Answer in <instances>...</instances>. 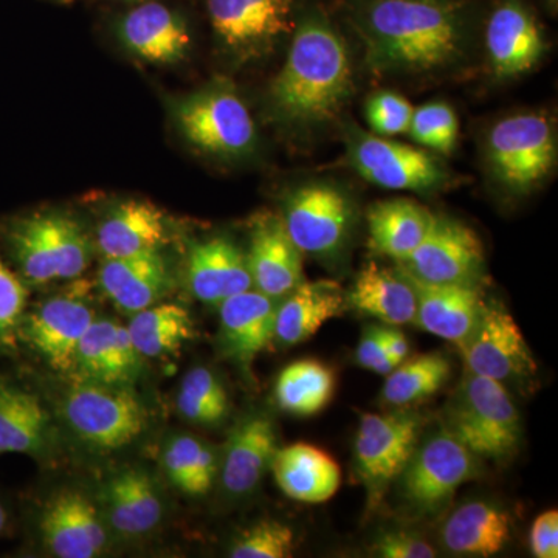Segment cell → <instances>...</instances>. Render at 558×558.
Masks as SVG:
<instances>
[{"instance_id":"obj_1","label":"cell","mask_w":558,"mask_h":558,"mask_svg":"<svg viewBox=\"0 0 558 558\" xmlns=\"http://www.w3.org/2000/svg\"><path fill=\"white\" fill-rule=\"evenodd\" d=\"M465 3L348 0L347 13L374 73L439 75L468 60L472 24Z\"/></svg>"},{"instance_id":"obj_2","label":"cell","mask_w":558,"mask_h":558,"mask_svg":"<svg viewBox=\"0 0 558 558\" xmlns=\"http://www.w3.org/2000/svg\"><path fill=\"white\" fill-rule=\"evenodd\" d=\"M288 58L271 81V117L290 131L328 126L354 92L347 40L328 14L314 5L296 16Z\"/></svg>"},{"instance_id":"obj_3","label":"cell","mask_w":558,"mask_h":558,"mask_svg":"<svg viewBox=\"0 0 558 558\" xmlns=\"http://www.w3.org/2000/svg\"><path fill=\"white\" fill-rule=\"evenodd\" d=\"M483 461L439 424L422 433L405 469L396 480L399 508L413 521L438 520L459 487L480 478Z\"/></svg>"},{"instance_id":"obj_4","label":"cell","mask_w":558,"mask_h":558,"mask_svg":"<svg viewBox=\"0 0 558 558\" xmlns=\"http://www.w3.org/2000/svg\"><path fill=\"white\" fill-rule=\"evenodd\" d=\"M440 424L481 461H509L523 438L520 411L509 388L468 371L447 402Z\"/></svg>"},{"instance_id":"obj_5","label":"cell","mask_w":558,"mask_h":558,"mask_svg":"<svg viewBox=\"0 0 558 558\" xmlns=\"http://www.w3.org/2000/svg\"><path fill=\"white\" fill-rule=\"evenodd\" d=\"M492 180L512 197L538 190L557 165V132L542 112H519L498 120L484 138Z\"/></svg>"},{"instance_id":"obj_6","label":"cell","mask_w":558,"mask_h":558,"mask_svg":"<svg viewBox=\"0 0 558 558\" xmlns=\"http://www.w3.org/2000/svg\"><path fill=\"white\" fill-rule=\"evenodd\" d=\"M424 429V416L410 407L362 414L354 442V469L365 488L366 512L380 508Z\"/></svg>"},{"instance_id":"obj_7","label":"cell","mask_w":558,"mask_h":558,"mask_svg":"<svg viewBox=\"0 0 558 558\" xmlns=\"http://www.w3.org/2000/svg\"><path fill=\"white\" fill-rule=\"evenodd\" d=\"M174 117L194 148L218 159H242L258 142L252 113L229 84H213L183 98L175 105Z\"/></svg>"},{"instance_id":"obj_8","label":"cell","mask_w":558,"mask_h":558,"mask_svg":"<svg viewBox=\"0 0 558 558\" xmlns=\"http://www.w3.org/2000/svg\"><path fill=\"white\" fill-rule=\"evenodd\" d=\"M62 409L73 433L102 451L130 446L148 425L145 405L124 385L80 379L69 388Z\"/></svg>"},{"instance_id":"obj_9","label":"cell","mask_w":558,"mask_h":558,"mask_svg":"<svg viewBox=\"0 0 558 558\" xmlns=\"http://www.w3.org/2000/svg\"><path fill=\"white\" fill-rule=\"evenodd\" d=\"M282 222L303 255L330 260L347 248L355 220L349 194L336 183H303L284 201Z\"/></svg>"},{"instance_id":"obj_10","label":"cell","mask_w":558,"mask_h":558,"mask_svg":"<svg viewBox=\"0 0 558 558\" xmlns=\"http://www.w3.org/2000/svg\"><path fill=\"white\" fill-rule=\"evenodd\" d=\"M348 159L355 172L385 190L432 193L449 179L442 161L428 149L380 137L348 124Z\"/></svg>"},{"instance_id":"obj_11","label":"cell","mask_w":558,"mask_h":558,"mask_svg":"<svg viewBox=\"0 0 558 558\" xmlns=\"http://www.w3.org/2000/svg\"><path fill=\"white\" fill-rule=\"evenodd\" d=\"M458 349L468 373L497 380L505 387L527 391L537 376L531 348L502 304L486 303L472 336Z\"/></svg>"},{"instance_id":"obj_12","label":"cell","mask_w":558,"mask_h":558,"mask_svg":"<svg viewBox=\"0 0 558 558\" xmlns=\"http://www.w3.org/2000/svg\"><path fill=\"white\" fill-rule=\"evenodd\" d=\"M209 24L241 61L266 57L295 28V0H207Z\"/></svg>"},{"instance_id":"obj_13","label":"cell","mask_w":558,"mask_h":558,"mask_svg":"<svg viewBox=\"0 0 558 558\" xmlns=\"http://www.w3.org/2000/svg\"><path fill=\"white\" fill-rule=\"evenodd\" d=\"M398 267L429 284H480L486 269L483 242L461 220L435 215L427 236Z\"/></svg>"},{"instance_id":"obj_14","label":"cell","mask_w":558,"mask_h":558,"mask_svg":"<svg viewBox=\"0 0 558 558\" xmlns=\"http://www.w3.org/2000/svg\"><path fill=\"white\" fill-rule=\"evenodd\" d=\"M484 47L492 75L506 81L537 68L546 53V39L523 0H499L487 20Z\"/></svg>"},{"instance_id":"obj_15","label":"cell","mask_w":558,"mask_h":558,"mask_svg":"<svg viewBox=\"0 0 558 558\" xmlns=\"http://www.w3.org/2000/svg\"><path fill=\"white\" fill-rule=\"evenodd\" d=\"M95 319V312L78 295L53 296L24 315L22 340L58 373H73L76 349Z\"/></svg>"},{"instance_id":"obj_16","label":"cell","mask_w":558,"mask_h":558,"mask_svg":"<svg viewBox=\"0 0 558 558\" xmlns=\"http://www.w3.org/2000/svg\"><path fill=\"white\" fill-rule=\"evenodd\" d=\"M44 545L54 557L94 558L108 545L100 512L83 492L62 490L40 513Z\"/></svg>"},{"instance_id":"obj_17","label":"cell","mask_w":558,"mask_h":558,"mask_svg":"<svg viewBox=\"0 0 558 558\" xmlns=\"http://www.w3.org/2000/svg\"><path fill=\"white\" fill-rule=\"evenodd\" d=\"M253 289L281 300L303 277V253L290 240L281 216L260 213L250 226V247L245 253Z\"/></svg>"},{"instance_id":"obj_18","label":"cell","mask_w":558,"mask_h":558,"mask_svg":"<svg viewBox=\"0 0 558 558\" xmlns=\"http://www.w3.org/2000/svg\"><path fill=\"white\" fill-rule=\"evenodd\" d=\"M409 279L417 295L414 325L461 348L472 336L486 306L481 284H429Z\"/></svg>"},{"instance_id":"obj_19","label":"cell","mask_w":558,"mask_h":558,"mask_svg":"<svg viewBox=\"0 0 558 558\" xmlns=\"http://www.w3.org/2000/svg\"><path fill=\"white\" fill-rule=\"evenodd\" d=\"M279 300L248 289L219 304V339L226 355L250 368L260 352L275 341V315Z\"/></svg>"},{"instance_id":"obj_20","label":"cell","mask_w":558,"mask_h":558,"mask_svg":"<svg viewBox=\"0 0 558 558\" xmlns=\"http://www.w3.org/2000/svg\"><path fill=\"white\" fill-rule=\"evenodd\" d=\"M277 450V432L267 414L242 418L231 433L220 464L223 490L233 497L253 494L269 472Z\"/></svg>"},{"instance_id":"obj_21","label":"cell","mask_w":558,"mask_h":558,"mask_svg":"<svg viewBox=\"0 0 558 558\" xmlns=\"http://www.w3.org/2000/svg\"><path fill=\"white\" fill-rule=\"evenodd\" d=\"M142 359L128 326L95 318L76 349L73 373L81 380L130 387L137 379Z\"/></svg>"},{"instance_id":"obj_22","label":"cell","mask_w":558,"mask_h":558,"mask_svg":"<svg viewBox=\"0 0 558 558\" xmlns=\"http://www.w3.org/2000/svg\"><path fill=\"white\" fill-rule=\"evenodd\" d=\"M98 284L117 310L134 315L167 295L171 289L170 267L160 252L105 258Z\"/></svg>"},{"instance_id":"obj_23","label":"cell","mask_w":558,"mask_h":558,"mask_svg":"<svg viewBox=\"0 0 558 558\" xmlns=\"http://www.w3.org/2000/svg\"><path fill=\"white\" fill-rule=\"evenodd\" d=\"M119 35L131 53L153 64H175L191 47L185 20L159 2L143 3L124 14Z\"/></svg>"},{"instance_id":"obj_24","label":"cell","mask_w":558,"mask_h":558,"mask_svg":"<svg viewBox=\"0 0 558 558\" xmlns=\"http://www.w3.org/2000/svg\"><path fill=\"white\" fill-rule=\"evenodd\" d=\"M191 293L208 304H219L253 289L247 256L229 238L215 236L191 248L186 263Z\"/></svg>"},{"instance_id":"obj_25","label":"cell","mask_w":558,"mask_h":558,"mask_svg":"<svg viewBox=\"0 0 558 558\" xmlns=\"http://www.w3.org/2000/svg\"><path fill=\"white\" fill-rule=\"evenodd\" d=\"M347 293L339 282L303 281L279 300L275 315V341L296 347L312 339L326 323L347 311Z\"/></svg>"},{"instance_id":"obj_26","label":"cell","mask_w":558,"mask_h":558,"mask_svg":"<svg viewBox=\"0 0 558 558\" xmlns=\"http://www.w3.org/2000/svg\"><path fill=\"white\" fill-rule=\"evenodd\" d=\"M270 470L286 497L306 505L329 501L341 484V470L336 459L311 444L278 449Z\"/></svg>"},{"instance_id":"obj_27","label":"cell","mask_w":558,"mask_h":558,"mask_svg":"<svg viewBox=\"0 0 558 558\" xmlns=\"http://www.w3.org/2000/svg\"><path fill=\"white\" fill-rule=\"evenodd\" d=\"M347 303L360 314L380 319L388 326L416 322V290L399 267L389 269L377 263L366 264L349 290Z\"/></svg>"},{"instance_id":"obj_28","label":"cell","mask_w":558,"mask_h":558,"mask_svg":"<svg viewBox=\"0 0 558 558\" xmlns=\"http://www.w3.org/2000/svg\"><path fill=\"white\" fill-rule=\"evenodd\" d=\"M167 241L165 213L145 201L121 202L106 216L97 231V245L105 258L160 252Z\"/></svg>"},{"instance_id":"obj_29","label":"cell","mask_w":558,"mask_h":558,"mask_svg":"<svg viewBox=\"0 0 558 558\" xmlns=\"http://www.w3.org/2000/svg\"><path fill=\"white\" fill-rule=\"evenodd\" d=\"M512 521L506 510L486 501L459 506L444 521V548L457 556L494 557L508 546Z\"/></svg>"},{"instance_id":"obj_30","label":"cell","mask_w":558,"mask_h":558,"mask_svg":"<svg viewBox=\"0 0 558 558\" xmlns=\"http://www.w3.org/2000/svg\"><path fill=\"white\" fill-rule=\"evenodd\" d=\"M369 248L376 255L403 263L427 236L435 215L411 199L376 202L368 209Z\"/></svg>"},{"instance_id":"obj_31","label":"cell","mask_w":558,"mask_h":558,"mask_svg":"<svg viewBox=\"0 0 558 558\" xmlns=\"http://www.w3.org/2000/svg\"><path fill=\"white\" fill-rule=\"evenodd\" d=\"M102 494L109 524L119 534L137 537L160 523L163 515L160 497L143 470H121L108 481Z\"/></svg>"},{"instance_id":"obj_32","label":"cell","mask_w":558,"mask_h":558,"mask_svg":"<svg viewBox=\"0 0 558 558\" xmlns=\"http://www.w3.org/2000/svg\"><path fill=\"white\" fill-rule=\"evenodd\" d=\"M49 413L38 396L0 379V454L36 453L46 442Z\"/></svg>"},{"instance_id":"obj_33","label":"cell","mask_w":558,"mask_h":558,"mask_svg":"<svg viewBox=\"0 0 558 558\" xmlns=\"http://www.w3.org/2000/svg\"><path fill=\"white\" fill-rule=\"evenodd\" d=\"M336 391V374L315 359L290 363L279 373L275 398L279 409L299 417L322 413Z\"/></svg>"},{"instance_id":"obj_34","label":"cell","mask_w":558,"mask_h":558,"mask_svg":"<svg viewBox=\"0 0 558 558\" xmlns=\"http://www.w3.org/2000/svg\"><path fill=\"white\" fill-rule=\"evenodd\" d=\"M131 339L142 357L174 354L194 337L190 312L174 303H156L132 315Z\"/></svg>"},{"instance_id":"obj_35","label":"cell","mask_w":558,"mask_h":558,"mask_svg":"<svg viewBox=\"0 0 558 558\" xmlns=\"http://www.w3.org/2000/svg\"><path fill=\"white\" fill-rule=\"evenodd\" d=\"M450 376L451 365L442 352L405 359L388 374L381 400L391 409H409L435 396L446 387Z\"/></svg>"},{"instance_id":"obj_36","label":"cell","mask_w":558,"mask_h":558,"mask_svg":"<svg viewBox=\"0 0 558 558\" xmlns=\"http://www.w3.org/2000/svg\"><path fill=\"white\" fill-rule=\"evenodd\" d=\"M163 464L171 483L194 497L207 494L219 469L215 450L189 435L178 436L168 444Z\"/></svg>"},{"instance_id":"obj_37","label":"cell","mask_w":558,"mask_h":558,"mask_svg":"<svg viewBox=\"0 0 558 558\" xmlns=\"http://www.w3.org/2000/svg\"><path fill=\"white\" fill-rule=\"evenodd\" d=\"M44 240L49 247L58 279L78 278L86 271L90 259V245L86 233L64 215H38Z\"/></svg>"},{"instance_id":"obj_38","label":"cell","mask_w":558,"mask_h":558,"mask_svg":"<svg viewBox=\"0 0 558 558\" xmlns=\"http://www.w3.org/2000/svg\"><path fill=\"white\" fill-rule=\"evenodd\" d=\"M178 409L186 421L194 424L218 425L229 414V395L211 371L194 368L182 381Z\"/></svg>"},{"instance_id":"obj_39","label":"cell","mask_w":558,"mask_h":558,"mask_svg":"<svg viewBox=\"0 0 558 558\" xmlns=\"http://www.w3.org/2000/svg\"><path fill=\"white\" fill-rule=\"evenodd\" d=\"M9 241L11 252L25 281L32 284H49L51 281H57V269L44 240L38 215L14 223Z\"/></svg>"},{"instance_id":"obj_40","label":"cell","mask_w":558,"mask_h":558,"mask_svg":"<svg viewBox=\"0 0 558 558\" xmlns=\"http://www.w3.org/2000/svg\"><path fill=\"white\" fill-rule=\"evenodd\" d=\"M410 137L421 148L449 156L457 148L459 121L457 112L446 101H432L413 110Z\"/></svg>"},{"instance_id":"obj_41","label":"cell","mask_w":558,"mask_h":558,"mask_svg":"<svg viewBox=\"0 0 558 558\" xmlns=\"http://www.w3.org/2000/svg\"><path fill=\"white\" fill-rule=\"evenodd\" d=\"M296 548L295 531L277 520H263L253 524L230 548L233 558H288Z\"/></svg>"},{"instance_id":"obj_42","label":"cell","mask_w":558,"mask_h":558,"mask_svg":"<svg viewBox=\"0 0 558 558\" xmlns=\"http://www.w3.org/2000/svg\"><path fill=\"white\" fill-rule=\"evenodd\" d=\"M413 106L402 95L391 90L376 92L366 102V121L369 132L380 137H395V135L409 132Z\"/></svg>"},{"instance_id":"obj_43","label":"cell","mask_w":558,"mask_h":558,"mask_svg":"<svg viewBox=\"0 0 558 558\" xmlns=\"http://www.w3.org/2000/svg\"><path fill=\"white\" fill-rule=\"evenodd\" d=\"M27 310V289L22 279L0 259V347H10L20 333Z\"/></svg>"},{"instance_id":"obj_44","label":"cell","mask_w":558,"mask_h":558,"mask_svg":"<svg viewBox=\"0 0 558 558\" xmlns=\"http://www.w3.org/2000/svg\"><path fill=\"white\" fill-rule=\"evenodd\" d=\"M376 556L384 558H433L438 556L436 549L413 531L391 529L381 532L371 546Z\"/></svg>"},{"instance_id":"obj_45","label":"cell","mask_w":558,"mask_h":558,"mask_svg":"<svg viewBox=\"0 0 558 558\" xmlns=\"http://www.w3.org/2000/svg\"><path fill=\"white\" fill-rule=\"evenodd\" d=\"M529 546H531L534 557H558V512L556 509L539 513L532 523Z\"/></svg>"},{"instance_id":"obj_46","label":"cell","mask_w":558,"mask_h":558,"mask_svg":"<svg viewBox=\"0 0 558 558\" xmlns=\"http://www.w3.org/2000/svg\"><path fill=\"white\" fill-rule=\"evenodd\" d=\"M410 354V343L405 333L396 329V326H384V355L377 362L373 373L388 376L396 366H399Z\"/></svg>"},{"instance_id":"obj_47","label":"cell","mask_w":558,"mask_h":558,"mask_svg":"<svg viewBox=\"0 0 558 558\" xmlns=\"http://www.w3.org/2000/svg\"><path fill=\"white\" fill-rule=\"evenodd\" d=\"M384 355V326H368L360 337L355 360L362 368L374 371Z\"/></svg>"},{"instance_id":"obj_48","label":"cell","mask_w":558,"mask_h":558,"mask_svg":"<svg viewBox=\"0 0 558 558\" xmlns=\"http://www.w3.org/2000/svg\"><path fill=\"white\" fill-rule=\"evenodd\" d=\"M7 523H9V512L3 508L2 502H0V534L5 531Z\"/></svg>"},{"instance_id":"obj_49","label":"cell","mask_w":558,"mask_h":558,"mask_svg":"<svg viewBox=\"0 0 558 558\" xmlns=\"http://www.w3.org/2000/svg\"><path fill=\"white\" fill-rule=\"evenodd\" d=\"M548 2L550 3V5H554V7L557 5V0H548Z\"/></svg>"},{"instance_id":"obj_50","label":"cell","mask_w":558,"mask_h":558,"mask_svg":"<svg viewBox=\"0 0 558 558\" xmlns=\"http://www.w3.org/2000/svg\"><path fill=\"white\" fill-rule=\"evenodd\" d=\"M449 2H468V0H449Z\"/></svg>"}]
</instances>
